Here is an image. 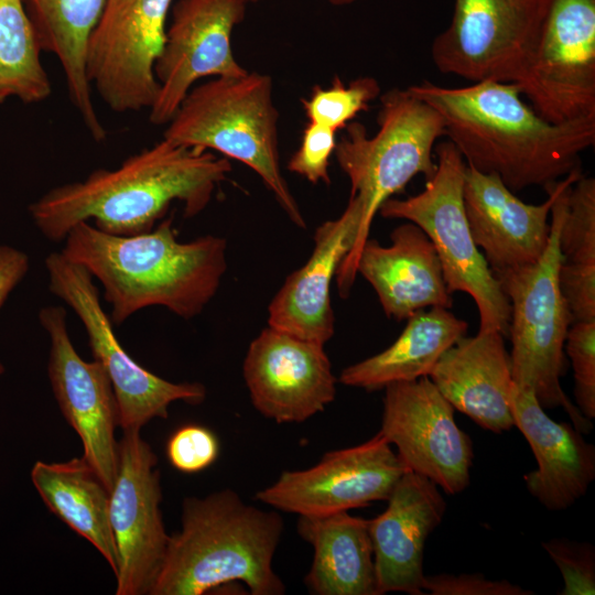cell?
I'll list each match as a JSON object with an SVG mask.
<instances>
[{
	"label": "cell",
	"instance_id": "6da1fadb",
	"mask_svg": "<svg viewBox=\"0 0 595 595\" xmlns=\"http://www.w3.org/2000/svg\"><path fill=\"white\" fill-rule=\"evenodd\" d=\"M408 89L441 115L467 165L497 174L512 192L545 187L581 169V154L595 143V117L549 122L515 83L443 87L423 80Z\"/></svg>",
	"mask_w": 595,
	"mask_h": 595
},
{
	"label": "cell",
	"instance_id": "7a4b0ae2",
	"mask_svg": "<svg viewBox=\"0 0 595 595\" xmlns=\"http://www.w3.org/2000/svg\"><path fill=\"white\" fill-rule=\"evenodd\" d=\"M230 172L227 158L163 138L115 170L98 169L83 181L47 191L29 206V213L51 241H63L77 223L90 219L108 234H143L153 229L174 201L183 203L184 217L198 215Z\"/></svg>",
	"mask_w": 595,
	"mask_h": 595
},
{
	"label": "cell",
	"instance_id": "3957f363",
	"mask_svg": "<svg viewBox=\"0 0 595 595\" xmlns=\"http://www.w3.org/2000/svg\"><path fill=\"white\" fill-rule=\"evenodd\" d=\"M63 241L61 253L101 283L113 326L154 305L193 318L215 296L227 270L225 238L206 235L180 242L173 217L132 236L80 221Z\"/></svg>",
	"mask_w": 595,
	"mask_h": 595
},
{
	"label": "cell",
	"instance_id": "277c9868",
	"mask_svg": "<svg viewBox=\"0 0 595 595\" xmlns=\"http://www.w3.org/2000/svg\"><path fill=\"white\" fill-rule=\"evenodd\" d=\"M283 529L278 510L249 505L231 489L188 497L150 595H203L234 583L251 595H282L273 556Z\"/></svg>",
	"mask_w": 595,
	"mask_h": 595
},
{
	"label": "cell",
	"instance_id": "5b68a950",
	"mask_svg": "<svg viewBox=\"0 0 595 595\" xmlns=\"http://www.w3.org/2000/svg\"><path fill=\"white\" fill-rule=\"evenodd\" d=\"M379 97L376 134L369 137L360 122L348 123L334 152L361 209L355 242L336 273L342 298L348 296L355 282L359 252L380 206L414 176L423 174L428 180L435 173L434 147L445 136L441 115L408 88H392Z\"/></svg>",
	"mask_w": 595,
	"mask_h": 595
},
{
	"label": "cell",
	"instance_id": "8992f818",
	"mask_svg": "<svg viewBox=\"0 0 595 595\" xmlns=\"http://www.w3.org/2000/svg\"><path fill=\"white\" fill-rule=\"evenodd\" d=\"M279 112L272 78L257 72L215 77L187 93L163 138L181 145L214 150L255 171L289 219L306 223L282 174L278 148Z\"/></svg>",
	"mask_w": 595,
	"mask_h": 595
},
{
	"label": "cell",
	"instance_id": "52a82bcc",
	"mask_svg": "<svg viewBox=\"0 0 595 595\" xmlns=\"http://www.w3.org/2000/svg\"><path fill=\"white\" fill-rule=\"evenodd\" d=\"M581 175L582 170H575L561 178L551 207L550 239L542 257L532 264L494 275L510 305L508 337L512 344L509 356L513 383L532 388L543 409L562 408L573 426L588 434L592 420L581 413L560 382L566 370L564 346L572 324L559 285L562 194Z\"/></svg>",
	"mask_w": 595,
	"mask_h": 595
},
{
	"label": "cell",
	"instance_id": "ba28073f",
	"mask_svg": "<svg viewBox=\"0 0 595 595\" xmlns=\"http://www.w3.org/2000/svg\"><path fill=\"white\" fill-rule=\"evenodd\" d=\"M434 154L437 167L424 190L404 199H387L379 214L418 225L436 251L448 292H464L474 300L479 331H498L508 337V299L476 246L465 214L466 162L448 140L437 143Z\"/></svg>",
	"mask_w": 595,
	"mask_h": 595
},
{
	"label": "cell",
	"instance_id": "9c48e42d",
	"mask_svg": "<svg viewBox=\"0 0 595 595\" xmlns=\"http://www.w3.org/2000/svg\"><path fill=\"white\" fill-rule=\"evenodd\" d=\"M44 264L48 291L76 313L86 329L94 359L105 368L111 381L122 430H140L153 418L166 419L169 405L174 401L193 405L204 401L206 389L202 383L171 382L128 355L101 307L93 277L84 267L69 261L61 251L48 253Z\"/></svg>",
	"mask_w": 595,
	"mask_h": 595
},
{
	"label": "cell",
	"instance_id": "30bf717a",
	"mask_svg": "<svg viewBox=\"0 0 595 595\" xmlns=\"http://www.w3.org/2000/svg\"><path fill=\"white\" fill-rule=\"evenodd\" d=\"M515 84L549 122L595 117V0H551Z\"/></svg>",
	"mask_w": 595,
	"mask_h": 595
},
{
	"label": "cell",
	"instance_id": "8fae6325",
	"mask_svg": "<svg viewBox=\"0 0 595 595\" xmlns=\"http://www.w3.org/2000/svg\"><path fill=\"white\" fill-rule=\"evenodd\" d=\"M551 0H455L450 25L431 45L435 67L470 83H515Z\"/></svg>",
	"mask_w": 595,
	"mask_h": 595
},
{
	"label": "cell",
	"instance_id": "7c38bea8",
	"mask_svg": "<svg viewBox=\"0 0 595 595\" xmlns=\"http://www.w3.org/2000/svg\"><path fill=\"white\" fill-rule=\"evenodd\" d=\"M173 0H107L91 33L86 68L91 87L116 112L151 108L159 83L154 64Z\"/></svg>",
	"mask_w": 595,
	"mask_h": 595
},
{
	"label": "cell",
	"instance_id": "4fadbf2b",
	"mask_svg": "<svg viewBox=\"0 0 595 595\" xmlns=\"http://www.w3.org/2000/svg\"><path fill=\"white\" fill-rule=\"evenodd\" d=\"M140 430H123L110 490L109 520L117 551V595L150 594L170 536L165 532L158 457Z\"/></svg>",
	"mask_w": 595,
	"mask_h": 595
},
{
	"label": "cell",
	"instance_id": "5bb4252c",
	"mask_svg": "<svg viewBox=\"0 0 595 595\" xmlns=\"http://www.w3.org/2000/svg\"><path fill=\"white\" fill-rule=\"evenodd\" d=\"M379 433L397 447L408 470L423 475L448 495L470 482L473 443L458 428L454 408L429 376L385 388Z\"/></svg>",
	"mask_w": 595,
	"mask_h": 595
},
{
	"label": "cell",
	"instance_id": "9a60e30c",
	"mask_svg": "<svg viewBox=\"0 0 595 595\" xmlns=\"http://www.w3.org/2000/svg\"><path fill=\"white\" fill-rule=\"evenodd\" d=\"M407 470L378 432L359 445L325 453L312 467L282 472L256 499L299 516L348 511L387 501Z\"/></svg>",
	"mask_w": 595,
	"mask_h": 595
},
{
	"label": "cell",
	"instance_id": "2e32d148",
	"mask_svg": "<svg viewBox=\"0 0 595 595\" xmlns=\"http://www.w3.org/2000/svg\"><path fill=\"white\" fill-rule=\"evenodd\" d=\"M246 0H178L154 64L159 91L150 108L153 125L167 123L195 82L239 77L248 71L236 60L231 33L246 14Z\"/></svg>",
	"mask_w": 595,
	"mask_h": 595
},
{
	"label": "cell",
	"instance_id": "e0dca14e",
	"mask_svg": "<svg viewBox=\"0 0 595 595\" xmlns=\"http://www.w3.org/2000/svg\"><path fill=\"white\" fill-rule=\"evenodd\" d=\"M39 322L51 342L47 374L55 399L82 440L83 458L110 493L118 470L115 429L119 425L111 381L97 360L86 361L76 351L63 306L42 307Z\"/></svg>",
	"mask_w": 595,
	"mask_h": 595
},
{
	"label": "cell",
	"instance_id": "ac0fdd59",
	"mask_svg": "<svg viewBox=\"0 0 595 595\" xmlns=\"http://www.w3.org/2000/svg\"><path fill=\"white\" fill-rule=\"evenodd\" d=\"M242 374L252 405L277 423H302L336 396L324 344L271 326L250 343Z\"/></svg>",
	"mask_w": 595,
	"mask_h": 595
},
{
	"label": "cell",
	"instance_id": "d6986e66",
	"mask_svg": "<svg viewBox=\"0 0 595 595\" xmlns=\"http://www.w3.org/2000/svg\"><path fill=\"white\" fill-rule=\"evenodd\" d=\"M561 180L547 185L548 198L532 205L522 202L494 173L466 164L463 199L472 237L493 273L537 262L551 232V207Z\"/></svg>",
	"mask_w": 595,
	"mask_h": 595
},
{
	"label": "cell",
	"instance_id": "ffe728a7",
	"mask_svg": "<svg viewBox=\"0 0 595 595\" xmlns=\"http://www.w3.org/2000/svg\"><path fill=\"white\" fill-rule=\"evenodd\" d=\"M387 502L368 520L378 594L422 595L425 542L443 520L445 499L428 477L407 470Z\"/></svg>",
	"mask_w": 595,
	"mask_h": 595
},
{
	"label": "cell",
	"instance_id": "44dd1931",
	"mask_svg": "<svg viewBox=\"0 0 595 595\" xmlns=\"http://www.w3.org/2000/svg\"><path fill=\"white\" fill-rule=\"evenodd\" d=\"M360 217L359 201L350 195L339 217L317 227L309 260L286 278L270 302L268 326L324 345L333 337L331 285L353 248Z\"/></svg>",
	"mask_w": 595,
	"mask_h": 595
},
{
	"label": "cell",
	"instance_id": "7402d4cb",
	"mask_svg": "<svg viewBox=\"0 0 595 595\" xmlns=\"http://www.w3.org/2000/svg\"><path fill=\"white\" fill-rule=\"evenodd\" d=\"M511 409L537 461L523 477L529 494L551 511L570 508L595 479L594 445L572 423L552 420L528 386L513 383Z\"/></svg>",
	"mask_w": 595,
	"mask_h": 595
},
{
	"label": "cell",
	"instance_id": "603a6c76",
	"mask_svg": "<svg viewBox=\"0 0 595 595\" xmlns=\"http://www.w3.org/2000/svg\"><path fill=\"white\" fill-rule=\"evenodd\" d=\"M429 378L452 407L493 433L515 426L510 356L498 331L463 336L437 360Z\"/></svg>",
	"mask_w": 595,
	"mask_h": 595
},
{
	"label": "cell",
	"instance_id": "cb8c5ba5",
	"mask_svg": "<svg viewBox=\"0 0 595 595\" xmlns=\"http://www.w3.org/2000/svg\"><path fill=\"white\" fill-rule=\"evenodd\" d=\"M390 239L389 246H382L368 238L356 266L385 314L402 321L426 307H452L440 259L425 232L408 221L394 228Z\"/></svg>",
	"mask_w": 595,
	"mask_h": 595
},
{
	"label": "cell",
	"instance_id": "d4e9b609",
	"mask_svg": "<svg viewBox=\"0 0 595 595\" xmlns=\"http://www.w3.org/2000/svg\"><path fill=\"white\" fill-rule=\"evenodd\" d=\"M296 532L313 549L304 583L315 595H379L368 520L348 511L299 516Z\"/></svg>",
	"mask_w": 595,
	"mask_h": 595
},
{
	"label": "cell",
	"instance_id": "484cf974",
	"mask_svg": "<svg viewBox=\"0 0 595 595\" xmlns=\"http://www.w3.org/2000/svg\"><path fill=\"white\" fill-rule=\"evenodd\" d=\"M107 0H23L42 52L54 54L63 68L68 96L97 142L107 132L91 98L86 57L89 39Z\"/></svg>",
	"mask_w": 595,
	"mask_h": 595
},
{
	"label": "cell",
	"instance_id": "4316f807",
	"mask_svg": "<svg viewBox=\"0 0 595 595\" xmlns=\"http://www.w3.org/2000/svg\"><path fill=\"white\" fill-rule=\"evenodd\" d=\"M407 320L402 333L388 348L344 368L339 382L375 391L429 376L440 357L468 328L467 322L440 306L419 311Z\"/></svg>",
	"mask_w": 595,
	"mask_h": 595
},
{
	"label": "cell",
	"instance_id": "83f0119b",
	"mask_svg": "<svg viewBox=\"0 0 595 595\" xmlns=\"http://www.w3.org/2000/svg\"><path fill=\"white\" fill-rule=\"evenodd\" d=\"M31 479L47 508L87 539L117 572V551L109 520L110 493L82 458L37 461Z\"/></svg>",
	"mask_w": 595,
	"mask_h": 595
},
{
	"label": "cell",
	"instance_id": "f1b7e54d",
	"mask_svg": "<svg viewBox=\"0 0 595 595\" xmlns=\"http://www.w3.org/2000/svg\"><path fill=\"white\" fill-rule=\"evenodd\" d=\"M559 285L567 309H595V180L583 174L562 194Z\"/></svg>",
	"mask_w": 595,
	"mask_h": 595
},
{
	"label": "cell",
	"instance_id": "f546056e",
	"mask_svg": "<svg viewBox=\"0 0 595 595\" xmlns=\"http://www.w3.org/2000/svg\"><path fill=\"white\" fill-rule=\"evenodd\" d=\"M41 52L23 0H0V104L10 97L36 104L51 95Z\"/></svg>",
	"mask_w": 595,
	"mask_h": 595
},
{
	"label": "cell",
	"instance_id": "4dcf8cb0",
	"mask_svg": "<svg viewBox=\"0 0 595 595\" xmlns=\"http://www.w3.org/2000/svg\"><path fill=\"white\" fill-rule=\"evenodd\" d=\"M380 93V85L374 77L361 76L345 85L336 76L331 87H314L311 96L302 100V105L309 122L337 131L345 128L359 112L367 111Z\"/></svg>",
	"mask_w": 595,
	"mask_h": 595
},
{
	"label": "cell",
	"instance_id": "1f68e13d",
	"mask_svg": "<svg viewBox=\"0 0 595 595\" xmlns=\"http://www.w3.org/2000/svg\"><path fill=\"white\" fill-rule=\"evenodd\" d=\"M564 350L574 374V398L581 413L595 418V321L572 323Z\"/></svg>",
	"mask_w": 595,
	"mask_h": 595
},
{
	"label": "cell",
	"instance_id": "d6a6232c",
	"mask_svg": "<svg viewBox=\"0 0 595 595\" xmlns=\"http://www.w3.org/2000/svg\"><path fill=\"white\" fill-rule=\"evenodd\" d=\"M542 548L559 567L564 586L561 595L595 594V548L588 542L552 538Z\"/></svg>",
	"mask_w": 595,
	"mask_h": 595
},
{
	"label": "cell",
	"instance_id": "836d02e7",
	"mask_svg": "<svg viewBox=\"0 0 595 595\" xmlns=\"http://www.w3.org/2000/svg\"><path fill=\"white\" fill-rule=\"evenodd\" d=\"M166 455L180 472L192 474L209 467L219 455V442L207 428L187 424L176 430L167 441Z\"/></svg>",
	"mask_w": 595,
	"mask_h": 595
},
{
	"label": "cell",
	"instance_id": "e575fe53",
	"mask_svg": "<svg viewBox=\"0 0 595 595\" xmlns=\"http://www.w3.org/2000/svg\"><path fill=\"white\" fill-rule=\"evenodd\" d=\"M336 131L309 122L300 148L288 162V170L301 175L312 184H329L328 165L336 148Z\"/></svg>",
	"mask_w": 595,
	"mask_h": 595
},
{
	"label": "cell",
	"instance_id": "d590c367",
	"mask_svg": "<svg viewBox=\"0 0 595 595\" xmlns=\"http://www.w3.org/2000/svg\"><path fill=\"white\" fill-rule=\"evenodd\" d=\"M423 591L432 595H531L532 591L522 588L507 580H489L480 573L447 574L424 576ZM425 593V592H424Z\"/></svg>",
	"mask_w": 595,
	"mask_h": 595
},
{
	"label": "cell",
	"instance_id": "8d00e7d4",
	"mask_svg": "<svg viewBox=\"0 0 595 595\" xmlns=\"http://www.w3.org/2000/svg\"><path fill=\"white\" fill-rule=\"evenodd\" d=\"M30 268L29 256L12 246L0 245V309L10 293L24 279ZM4 366L0 363V375Z\"/></svg>",
	"mask_w": 595,
	"mask_h": 595
},
{
	"label": "cell",
	"instance_id": "74e56055",
	"mask_svg": "<svg viewBox=\"0 0 595 595\" xmlns=\"http://www.w3.org/2000/svg\"><path fill=\"white\" fill-rule=\"evenodd\" d=\"M246 1L250 2V1H257V0H246ZM328 1L334 6H348L356 2L357 0H328Z\"/></svg>",
	"mask_w": 595,
	"mask_h": 595
}]
</instances>
